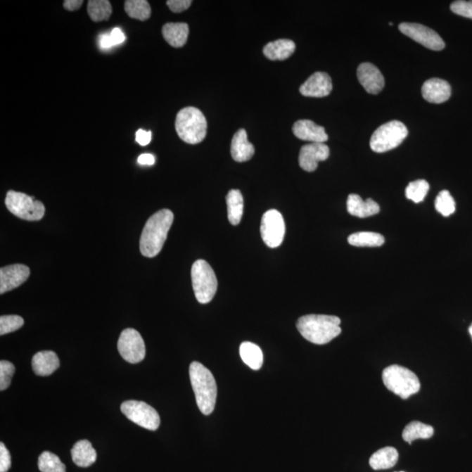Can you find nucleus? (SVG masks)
Here are the masks:
<instances>
[{
	"label": "nucleus",
	"instance_id": "f257e3e1",
	"mask_svg": "<svg viewBox=\"0 0 472 472\" xmlns=\"http://www.w3.org/2000/svg\"><path fill=\"white\" fill-rule=\"evenodd\" d=\"M174 219V212L162 209L148 219L140 238V252L143 257L153 258L160 254Z\"/></svg>",
	"mask_w": 472,
	"mask_h": 472
},
{
	"label": "nucleus",
	"instance_id": "f03ea898",
	"mask_svg": "<svg viewBox=\"0 0 472 472\" xmlns=\"http://www.w3.org/2000/svg\"><path fill=\"white\" fill-rule=\"evenodd\" d=\"M341 320L336 316L306 315L298 320L297 328L306 340L326 345L341 333Z\"/></svg>",
	"mask_w": 472,
	"mask_h": 472
},
{
	"label": "nucleus",
	"instance_id": "7ed1b4c3",
	"mask_svg": "<svg viewBox=\"0 0 472 472\" xmlns=\"http://www.w3.org/2000/svg\"><path fill=\"white\" fill-rule=\"evenodd\" d=\"M189 376L198 408L205 416H208L214 412L217 398L215 377L210 370L197 362L191 363Z\"/></svg>",
	"mask_w": 472,
	"mask_h": 472
},
{
	"label": "nucleus",
	"instance_id": "20e7f679",
	"mask_svg": "<svg viewBox=\"0 0 472 472\" xmlns=\"http://www.w3.org/2000/svg\"><path fill=\"white\" fill-rule=\"evenodd\" d=\"M175 129L180 139L184 142L196 145L203 142L206 138L207 119L197 108H184L176 117Z\"/></svg>",
	"mask_w": 472,
	"mask_h": 472
},
{
	"label": "nucleus",
	"instance_id": "39448f33",
	"mask_svg": "<svg viewBox=\"0 0 472 472\" xmlns=\"http://www.w3.org/2000/svg\"><path fill=\"white\" fill-rule=\"evenodd\" d=\"M383 381L385 388L402 399H408L420 391L421 384L412 371L398 365L383 370Z\"/></svg>",
	"mask_w": 472,
	"mask_h": 472
},
{
	"label": "nucleus",
	"instance_id": "423d86ee",
	"mask_svg": "<svg viewBox=\"0 0 472 472\" xmlns=\"http://www.w3.org/2000/svg\"><path fill=\"white\" fill-rule=\"evenodd\" d=\"M192 283L194 295L200 304H208L217 291V279L212 267L204 260H198L193 264Z\"/></svg>",
	"mask_w": 472,
	"mask_h": 472
},
{
	"label": "nucleus",
	"instance_id": "0eeeda50",
	"mask_svg": "<svg viewBox=\"0 0 472 472\" xmlns=\"http://www.w3.org/2000/svg\"><path fill=\"white\" fill-rule=\"evenodd\" d=\"M408 134V129L403 122H388L374 132L370 140L371 149L377 153L394 150L404 141Z\"/></svg>",
	"mask_w": 472,
	"mask_h": 472
},
{
	"label": "nucleus",
	"instance_id": "6e6552de",
	"mask_svg": "<svg viewBox=\"0 0 472 472\" xmlns=\"http://www.w3.org/2000/svg\"><path fill=\"white\" fill-rule=\"evenodd\" d=\"M5 203L13 215L26 221H39L44 217V205L26 193L11 190L6 193Z\"/></svg>",
	"mask_w": 472,
	"mask_h": 472
},
{
	"label": "nucleus",
	"instance_id": "1a4fd4ad",
	"mask_svg": "<svg viewBox=\"0 0 472 472\" xmlns=\"http://www.w3.org/2000/svg\"><path fill=\"white\" fill-rule=\"evenodd\" d=\"M121 412L129 421L146 430L155 431L160 427V414L146 402L126 401L121 405Z\"/></svg>",
	"mask_w": 472,
	"mask_h": 472
},
{
	"label": "nucleus",
	"instance_id": "9d476101",
	"mask_svg": "<svg viewBox=\"0 0 472 472\" xmlns=\"http://www.w3.org/2000/svg\"><path fill=\"white\" fill-rule=\"evenodd\" d=\"M122 358L132 364L141 362L146 357V345L138 331L127 328L122 331L117 342Z\"/></svg>",
	"mask_w": 472,
	"mask_h": 472
},
{
	"label": "nucleus",
	"instance_id": "9b49d317",
	"mask_svg": "<svg viewBox=\"0 0 472 472\" xmlns=\"http://www.w3.org/2000/svg\"><path fill=\"white\" fill-rule=\"evenodd\" d=\"M286 235V222L283 215L276 209L267 211L262 215L261 236L267 246L272 248L279 247Z\"/></svg>",
	"mask_w": 472,
	"mask_h": 472
},
{
	"label": "nucleus",
	"instance_id": "f8f14e48",
	"mask_svg": "<svg viewBox=\"0 0 472 472\" xmlns=\"http://www.w3.org/2000/svg\"><path fill=\"white\" fill-rule=\"evenodd\" d=\"M399 30L403 34L412 38L413 41L420 43L421 45L434 51H440L445 48V43L437 32L430 27L418 23L400 24Z\"/></svg>",
	"mask_w": 472,
	"mask_h": 472
},
{
	"label": "nucleus",
	"instance_id": "ddd939ff",
	"mask_svg": "<svg viewBox=\"0 0 472 472\" xmlns=\"http://www.w3.org/2000/svg\"><path fill=\"white\" fill-rule=\"evenodd\" d=\"M330 149L325 143H312L301 148L299 153V165L306 172H314L318 168L319 162L329 158Z\"/></svg>",
	"mask_w": 472,
	"mask_h": 472
},
{
	"label": "nucleus",
	"instance_id": "4468645a",
	"mask_svg": "<svg viewBox=\"0 0 472 472\" xmlns=\"http://www.w3.org/2000/svg\"><path fill=\"white\" fill-rule=\"evenodd\" d=\"M30 269L24 264H13L0 269V294L16 289L26 282Z\"/></svg>",
	"mask_w": 472,
	"mask_h": 472
},
{
	"label": "nucleus",
	"instance_id": "2eb2a0df",
	"mask_svg": "<svg viewBox=\"0 0 472 472\" xmlns=\"http://www.w3.org/2000/svg\"><path fill=\"white\" fill-rule=\"evenodd\" d=\"M359 84L366 91L372 95H377L385 86V80L379 68L370 63L360 64L357 70Z\"/></svg>",
	"mask_w": 472,
	"mask_h": 472
},
{
	"label": "nucleus",
	"instance_id": "dca6fc26",
	"mask_svg": "<svg viewBox=\"0 0 472 472\" xmlns=\"http://www.w3.org/2000/svg\"><path fill=\"white\" fill-rule=\"evenodd\" d=\"M333 90V82L330 75L323 72H316L301 85L299 91L304 96L325 97Z\"/></svg>",
	"mask_w": 472,
	"mask_h": 472
},
{
	"label": "nucleus",
	"instance_id": "f3484780",
	"mask_svg": "<svg viewBox=\"0 0 472 472\" xmlns=\"http://www.w3.org/2000/svg\"><path fill=\"white\" fill-rule=\"evenodd\" d=\"M421 94L428 103H442L452 96V87L449 82L442 79L432 78L424 82Z\"/></svg>",
	"mask_w": 472,
	"mask_h": 472
},
{
	"label": "nucleus",
	"instance_id": "a211bd4d",
	"mask_svg": "<svg viewBox=\"0 0 472 472\" xmlns=\"http://www.w3.org/2000/svg\"><path fill=\"white\" fill-rule=\"evenodd\" d=\"M298 139L312 143H326L328 140L325 128L311 120H298L293 128Z\"/></svg>",
	"mask_w": 472,
	"mask_h": 472
},
{
	"label": "nucleus",
	"instance_id": "6ab92c4d",
	"mask_svg": "<svg viewBox=\"0 0 472 472\" xmlns=\"http://www.w3.org/2000/svg\"><path fill=\"white\" fill-rule=\"evenodd\" d=\"M32 366L36 376H49L59 369L60 360L55 352H39L32 357Z\"/></svg>",
	"mask_w": 472,
	"mask_h": 472
},
{
	"label": "nucleus",
	"instance_id": "aec40b11",
	"mask_svg": "<svg viewBox=\"0 0 472 472\" xmlns=\"http://www.w3.org/2000/svg\"><path fill=\"white\" fill-rule=\"evenodd\" d=\"M347 212L359 218H366L380 212L379 204L372 199L363 200L358 194H350L347 201Z\"/></svg>",
	"mask_w": 472,
	"mask_h": 472
},
{
	"label": "nucleus",
	"instance_id": "412c9836",
	"mask_svg": "<svg viewBox=\"0 0 472 472\" xmlns=\"http://www.w3.org/2000/svg\"><path fill=\"white\" fill-rule=\"evenodd\" d=\"M255 154V147L248 141L247 132L241 129L233 136L231 142V155L233 160L236 162H246L250 160Z\"/></svg>",
	"mask_w": 472,
	"mask_h": 472
},
{
	"label": "nucleus",
	"instance_id": "4be33fe9",
	"mask_svg": "<svg viewBox=\"0 0 472 472\" xmlns=\"http://www.w3.org/2000/svg\"><path fill=\"white\" fill-rule=\"evenodd\" d=\"M165 42L174 48H182L187 42L189 27L186 23H167L162 28Z\"/></svg>",
	"mask_w": 472,
	"mask_h": 472
},
{
	"label": "nucleus",
	"instance_id": "5701e85b",
	"mask_svg": "<svg viewBox=\"0 0 472 472\" xmlns=\"http://www.w3.org/2000/svg\"><path fill=\"white\" fill-rule=\"evenodd\" d=\"M295 49L294 42L291 39H281L268 43L264 46V55L272 60H283L293 56Z\"/></svg>",
	"mask_w": 472,
	"mask_h": 472
},
{
	"label": "nucleus",
	"instance_id": "b1692460",
	"mask_svg": "<svg viewBox=\"0 0 472 472\" xmlns=\"http://www.w3.org/2000/svg\"><path fill=\"white\" fill-rule=\"evenodd\" d=\"M72 459L77 466L87 468L91 466L96 460V452L91 442L81 440L75 443L71 450Z\"/></svg>",
	"mask_w": 472,
	"mask_h": 472
},
{
	"label": "nucleus",
	"instance_id": "393cba45",
	"mask_svg": "<svg viewBox=\"0 0 472 472\" xmlns=\"http://www.w3.org/2000/svg\"><path fill=\"white\" fill-rule=\"evenodd\" d=\"M399 454L397 450L393 447H385L378 450L370 457L369 464L374 470H388L394 467L397 464Z\"/></svg>",
	"mask_w": 472,
	"mask_h": 472
},
{
	"label": "nucleus",
	"instance_id": "a878e982",
	"mask_svg": "<svg viewBox=\"0 0 472 472\" xmlns=\"http://www.w3.org/2000/svg\"><path fill=\"white\" fill-rule=\"evenodd\" d=\"M228 218L232 225L239 224L243 215V197L239 190H230L226 198Z\"/></svg>",
	"mask_w": 472,
	"mask_h": 472
},
{
	"label": "nucleus",
	"instance_id": "bb28decb",
	"mask_svg": "<svg viewBox=\"0 0 472 472\" xmlns=\"http://www.w3.org/2000/svg\"><path fill=\"white\" fill-rule=\"evenodd\" d=\"M240 355L243 362L251 369L259 370L264 363V354L257 345L243 342L240 347Z\"/></svg>",
	"mask_w": 472,
	"mask_h": 472
},
{
	"label": "nucleus",
	"instance_id": "cd10ccee",
	"mask_svg": "<svg viewBox=\"0 0 472 472\" xmlns=\"http://www.w3.org/2000/svg\"><path fill=\"white\" fill-rule=\"evenodd\" d=\"M434 428L430 425L420 423V421H412L407 425L402 432L403 440L412 445L416 439H428L433 437Z\"/></svg>",
	"mask_w": 472,
	"mask_h": 472
},
{
	"label": "nucleus",
	"instance_id": "c85d7f7f",
	"mask_svg": "<svg viewBox=\"0 0 472 472\" xmlns=\"http://www.w3.org/2000/svg\"><path fill=\"white\" fill-rule=\"evenodd\" d=\"M348 243L355 247H381L385 243V238L378 233L359 232L349 236Z\"/></svg>",
	"mask_w": 472,
	"mask_h": 472
},
{
	"label": "nucleus",
	"instance_id": "c756f323",
	"mask_svg": "<svg viewBox=\"0 0 472 472\" xmlns=\"http://www.w3.org/2000/svg\"><path fill=\"white\" fill-rule=\"evenodd\" d=\"M125 10L132 19L140 21L147 20L151 14L150 4L146 0H126Z\"/></svg>",
	"mask_w": 472,
	"mask_h": 472
},
{
	"label": "nucleus",
	"instance_id": "7c9ffc66",
	"mask_svg": "<svg viewBox=\"0 0 472 472\" xmlns=\"http://www.w3.org/2000/svg\"><path fill=\"white\" fill-rule=\"evenodd\" d=\"M87 9L89 17L95 23L109 20L113 13V6L108 0H89Z\"/></svg>",
	"mask_w": 472,
	"mask_h": 472
},
{
	"label": "nucleus",
	"instance_id": "2f4dec72",
	"mask_svg": "<svg viewBox=\"0 0 472 472\" xmlns=\"http://www.w3.org/2000/svg\"><path fill=\"white\" fill-rule=\"evenodd\" d=\"M38 466L42 472H66V466L59 457L49 452H43L39 457Z\"/></svg>",
	"mask_w": 472,
	"mask_h": 472
},
{
	"label": "nucleus",
	"instance_id": "473e14b6",
	"mask_svg": "<svg viewBox=\"0 0 472 472\" xmlns=\"http://www.w3.org/2000/svg\"><path fill=\"white\" fill-rule=\"evenodd\" d=\"M430 190V185L424 179H418L410 182L406 189V197L414 203H421Z\"/></svg>",
	"mask_w": 472,
	"mask_h": 472
},
{
	"label": "nucleus",
	"instance_id": "72a5a7b5",
	"mask_svg": "<svg viewBox=\"0 0 472 472\" xmlns=\"http://www.w3.org/2000/svg\"><path fill=\"white\" fill-rule=\"evenodd\" d=\"M435 207L439 214L445 217L452 215L456 211V203L449 191L443 190L439 193L435 201Z\"/></svg>",
	"mask_w": 472,
	"mask_h": 472
},
{
	"label": "nucleus",
	"instance_id": "f704fd0d",
	"mask_svg": "<svg viewBox=\"0 0 472 472\" xmlns=\"http://www.w3.org/2000/svg\"><path fill=\"white\" fill-rule=\"evenodd\" d=\"M24 319L18 315H4L0 317V335L13 333L24 325Z\"/></svg>",
	"mask_w": 472,
	"mask_h": 472
},
{
	"label": "nucleus",
	"instance_id": "c9c22d12",
	"mask_svg": "<svg viewBox=\"0 0 472 472\" xmlns=\"http://www.w3.org/2000/svg\"><path fill=\"white\" fill-rule=\"evenodd\" d=\"M14 373H15V366L13 363L6 362V360L0 362V390L4 391L9 388Z\"/></svg>",
	"mask_w": 472,
	"mask_h": 472
},
{
	"label": "nucleus",
	"instance_id": "e433bc0d",
	"mask_svg": "<svg viewBox=\"0 0 472 472\" xmlns=\"http://www.w3.org/2000/svg\"><path fill=\"white\" fill-rule=\"evenodd\" d=\"M450 10L457 15L468 18L472 20V1H455L450 5Z\"/></svg>",
	"mask_w": 472,
	"mask_h": 472
},
{
	"label": "nucleus",
	"instance_id": "4c0bfd02",
	"mask_svg": "<svg viewBox=\"0 0 472 472\" xmlns=\"http://www.w3.org/2000/svg\"><path fill=\"white\" fill-rule=\"evenodd\" d=\"M12 462H11V454L3 442L0 443V472L9 471Z\"/></svg>",
	"mask_w": 472,
	"mask_h": 472
},
{
	"label": "nucleus",
	"instance_id": "58836bf2",
	"mask_svg": "<svg viewBox=\"0 0 472 472\" xmlns=\"http://www.w3.org/2000/svg\"><path fill=\"white\" fill-rule=\"evenodd\" d=\"M191 0H168L167 2L169 8L172 13H182L192 5Z\"/></svg>",
	"mask_w": 472,
	"mask_h": 472
},
{
	"label": "nucleus",
	"instance_id": "ea45409f",
	"mask_svg": "<svg viewBox=\"0 0 472 472\" xmlns=\"http://www.w3.org/2000/svg\"><path fill=\"white\" fill-rule=\"evenodd\" d=\"M136 140L140 146H146L151 141V132L139 129L136 133Z\"/></svg>",
	"mask_w": 472,
	"mask_h": 472
},
{
	"label": "nucleus",
	"instance_id": "a19ab883",
	"mask_svg": "<svg viewBox=\"0 0 472 472\" xmlns=\"http://www.w3.org/2000/svg\"><path fill=\"white\" fill-rule=\"evenodd\" d=\"M110 38L111 41L113 42V45H119L125 42V36L121 30H119V28H115V30L110 32Z\"/></svg>",
	"mask_w": 472,
	"mask_h": 472
},
{
	"label": "nucleus",
	"instance_id": "79ce46f5",
	"mask_svg": "<svg viewBox=\"0 0 472 472\" xmlns=\"http://www.w3.org/2000/svg\"><path fill=\"white\" fill-rule=\"evenodd\" d=\"M84 1L82 0H66L63 2L64 8L70 11H77L82 6Z\"/></svg>",
	"mask_w": 472,
	"mask_h": 472
},
{
	"label": "nucleus",
	"instance_id": "37998d69",
	"mask_svg": "<svg viewBox=\"0 0 472 472\" xmlns=\"http://www.w3.org/2000/svg\"><path fill=\"white\" fill-rule=\"evenodd\" d=\"M138 163L141 165H153L155 163L153 155L146 153L140 155L138 158Z\"/></svg>",
	"mask_w": 472,
	"mask_h": 472
},
{
	"label": "nucleus",
	"instance_id": "c03bdc74",
	"mask_svg": "<svg viewBox=\"0 0 472 472\" xmlns=\"http://www.w3.org/2000/svg\"><path fill=\"white\" fill-rule=\"evenodd\" d=\"M100 46L103 49H108L114 46L113 41H111L110 34H103L101 36Z\"/></svg>",
	"mask_w": 472,
	"mask_h": 472
},
{
	"label": "nucleus",
	"instance_id": "a18cd8bd",
	"mask_svg": "<svg viewBox=\"0 0 472 472\" xmlns=\"http://www.w3.org/2000/svg\"><path fill=\"white\" fill-rule=\"evenodd\" d=\"M469 331H470V333H471V337H472V324H471V326L469 328Z\"/></svg>",
	"mask_w": 472,
	"mask_h": 472
},
{
	"label": "nucleus",
	"instance_id": "49530a36",
	"mask_svg": "<svg viewBox=\"0 0 472 472\" xmlns=\"http://www.w3.org/2000/svg\"></svg>",
	"mask_w": 472,
	"mask_h": 472
}]
</instances>
